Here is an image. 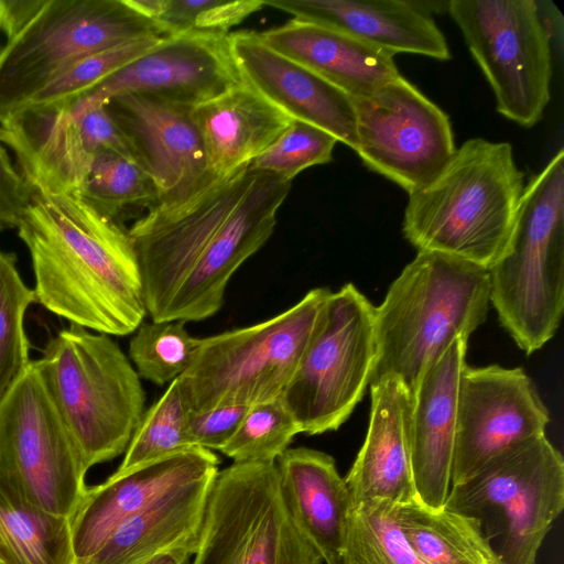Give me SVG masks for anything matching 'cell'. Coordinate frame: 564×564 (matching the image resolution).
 <instances>
[{
    "label": "cell",
    "mask_w": 564,
    "mask_h": 564,
    "mask_svg": "<svg viewBox=\"0 0 564 564\" xmlns=\"http://www.w3.org/2000/svg\"><path fill=\"white\" fill-rule=\"evenodd\" d=\"M330 292L313 289L269 319L200 338L193 362L177 378L188 410L251 405L282 395Z\"/></svg>",
    "instance_id": "8"
},
{
    "label": "cell",
    "mask_w": 564,
    "mask_h": 564,
    "mask_svg": "<svg viewBox=\"0 0 564 564\" xmlns=\"http://www.w3.org/2000/svg\"><path fill=\"white\" fill-rule=\"evenodd\" d=\"M447 11L496 97L497 110L525 128L550 101L552 50L535 0H449Z\"/></svg>",
    "instance_id": "13"
},
{
    "label": "cell",
    "mask_w": 564,
    "mask_h": 564,
    "mask_svg": "<svg viewBox=\"0 0 564 564\" xmlns=\"http://www.w3.org/2000/svg\"><path fill=\"white\" fill-rule=\"evenodd\" d=\"M192 117L215 178L249 166L293 121L243 83L193 107Z\"/></svg>",
    "instance_id": "26"
},
{
    "label": "cell",
    "mask_w": 564,
    "mask_h": 564,
    "mask_svg": "<svg viewBox=\"0 0 564 564\" xmlns=\"http://www.w3.org/2000/svg\"><path fill=\"white\" fill-rule=\"evenodd\" d=\"M217 474L171 489L121 523L78 564H142L178 546H197L207 498Z\"/></svg>",
    "instance_id": "27"
},
{
    "label": "cell",
    "mask_w": 564,
    "mask_h": 564,
    "mask_svg": "<svg viewBox=\"0 0 564 564\" xmlns=\"http://www.w3.org/2000/svg\"><path fill=\"white\" fill-rule=\"evenodd\" d=\"M263 3L294 19L345 32L392 55L410 53L442 61L451 58L441 30L410 0H269Z\"/></svg>",
    "instance_id": "23"
},
{
    "label": "cell",
    "mask_w": 564,
    "mask_h": 564,
    "mask_svg": "<svg viewBox=\"0 0 564 564\" xmlns=\"http://www.w3.org/2000/svg\"><path fill=\"white\" fill-rule=\"evenodd\" d=\"M249 405L229 404L206 411H189L187 436L192 446L220 451L239 426Z\"/></svg>",
    "instance_id": "39"
},
{
    "label": "cell",
    "mask_w": 564,
    "mask_h": 564,
    "mask_svg": "<svg viewBox=\"0 0 564 564\" xmlns=\"http://www.w3.org/2000/svg\"><path fill=\"white\" fill-rule=\"evenodd\" d=\"M4 2L6 18L2 31L9 40L33 18L45 0H4Z\"/></svg>",
    "instance_id": "41"
},
{
    "label": "cell",
    "mask_w": 564,
    "mask_h": 564,
    "mask_svg": "<svg viewBox=\"0 0 564 564\" xmlns=\"http://www.w3.org/2000/svg\"><path fill=\"white\" fill-rule=\"evenodd\" d=\"M169 35L129 0H45L0 48V123L75 61Z\"/></svg>",
    "instance_id": "9"
},
{
    "label": "cell",
    "mask_w": 564,
    "mask_h": 564,
    "mask_svg": "<svg viewBox=\"0 0 564 564\" xmlns=\"http://www.w3.org/2000/svg\"><path fill=\"white\" fill-rule=\"evenodd\" d=\"M195 551L192 546H178L160 553L142 564H191Z\"/></svg>",
    "instance_id": "43"
},
{
    "label": "cell",
    "mask_w": 564,
    "mask_h": 564,
    "mask_svg": "<svg viewBox=\"0 0 564 564\" xmlns=\"http://www.w3.org/2000/svg\"><path fill=\"white\" fill-rule=\"evenodd\" d=\"M284 501L275 463H232L212 485L191 564H323Z\"/></svg>",
    "instance_id": "11"
},
{
    "label": "cell",
    "mask_w": 564,
    "mask_h": 564,
    "mask_svg": "<svg viewBox=\"0 0 564 564\" xmlns=\"http://www.w3.org/2000/svg\"><path fill=\"white\" fill-rule=\"evenodd\" d=\"M276 467L294 521L326 564L335 561L343 554L352 509L335 459L317 449L289 447Z\"/></svg>",
    "instance_id": "25"
},
{
    "label": "cell",
    "mask_w": 564,
    "mask_h": 564,
    "mask_svg": "<svg viewBox=\"0 0 564 564\" xmlns=\"http://www.w3.org/2000/svg\"><path fill=\"white\" fill-rule=\"evenodd\" d=\"M490 303L527 355L556 333L564 311V151L524 186L503 254L488 270Z\"/></svg>",
    "instance_id": "5"
},
{
    "label": "cell",
    "mask_w": 564,
    "mask_h": 564,
    "mask_svg": "<svg viewBox=\"0 0 564 564\" xmlns=\"http://www.w3.org/2000/svg\"><path fill=\"white\" fill-rule=\"evenodd\" d=\"M188 414L175 379L159 400L144 411L115 474L192 447L187 436Z\"/></svg>",
    "instance_id": "34"
},
{
    "label": "cell",
    "mask_w": 564,
    "mask_h": 564,
    "mask_svg": "<svg viewBox=\"0 0 564 564\" xmlns=\"http://www.w3.org/2000/svg\"><path fill=\"white\" fill-rule=\"evenodd\" d=\"M34 301V291L17 269L15 254L0 250V404L31 364L23 321Z\"/></svg>",
    "instance_id": "32"
},
{
    "label": "cell",
    "mask_w": 564,
    "mask_h": 564,
    "mask_svg": "<svg viewBox=\"0 0 564 564\" xmlns=\"http://www.w3.org/2000/svg\"><path fill=\"white\" fill-rule=\"evenodd\" d=\"M375 312L352 283L328 295L282 393L301 433L336 431L361 401L376 359Z\"/></svg>",
    "instance_id": "10"
},
{
    "label": "cell",
    "mask_w": 564,
    "mask_h": 564,
    "mask_svg": "<svg viewBox=\"0 0 564 564\" xmlns=\"http://www.w3.org/2000/svg\"><path fill=\"white\" fill-rule=\"evenodd\" d=\"M337 139L325 130L293 120L250 167L291 181L303 170L332 161Z\"/></svg>",
    "instance_id": "38"
},
{
    "label": "cell",
    "mask_w": 564,
    "mask_h": 564,
    "mask_svg": "<svg viewBox=\"0 0 564 564\" xmlns=\"http://www.w3.org/2000/svg\"><path fill=\"white\" fill-rule=\"evenodd\" d=\"M162 39H142L84 56L61 70L22 108L74 99L149 51Z\"/></svg>",
    "instance_id": "37"
},
{
    "label": "cell",
    "mask_w": 564,
    "mask_h": 564,
    "mask_svg": "<svg viewBox=\"0 0 564 564\" xmlns=\"http://www.w3.org/2000/svg\"><path fill=\"white\" fill-rule=\"evenodd\" d=\"M370 392L366 438L344 478L352 507L376 499L397 505L415 501L409 441L411 393L397 376L370 384Z\"/></svg>",
    "instance_id": "22"
},
{
    "label": "cell",
    "mask_w": 564,
    "mask_h": 564,
    "mask_svg": "<svg viewBox=\"0 0 564 564\" xmlns=\"http://www.w3.org/2000/svg\"><path fill=\"white\" fill-rule=\"evenodd\" d=\"M564 508V459L545 435L491 458L452 485L444 509L476 520L499 564H536Z\"/></svg>",
    "instance_id": "7"
},
{
    "label": "cell",
    "mask_w": 564,
    "mask_h": 564,
    "mask_svg": "<svg viewBox=\"0 0 564 564\" xmlns=\"http://www.w3.org/2000/svg\"><path fill=\"white\" fill-rule=\"evenodd\" d=\"M229 33L169 35L80 95L96 102L119 94H139L195 107L242 84Z\"/></svg>",
    "instance_id": "16"
},
{
    "label": "cell",
    "mask_w": 564,
    "mask_h": 564,
    "mask_svg": "<svg viewBox=\"0 0 564 564\" xmlns=\"http://www.w3.org/2000/svg\"><path fill=\"white\" fill-rule=\"evenodd\" d=\"M299 433L300 427L280 395L249 405L219 452L234 463H275Z\"/></svg>",
    "instance_id": "35"
},
{
    "label": "cell",
    "mask_w": 564,
    "mask_h": 564,
    "mask_svg": "<svg viewBox=\"0 0 564 564\" xmlns=\"http://www.w3.org/2000/svg\"><path fill=\"white\" fill-rule=\"evenodd\" d=\"M87 468L44 380L31 361L0 404V478L26 501L72 518Z\"/></svg>",
    "instance_id": "12"
},
{
    "label": "cell",
    "mask_w": 564,
    "mask_h": 564,
    "mask_svg": "<svg viewBox=\"0 0 564 564\" xmlns=\"http://www.w3.org/2000/svg\"><path fill=\"white\" fill-rule=\"evenodd\" d=\"M467 340L454 339L430 365L411 392L409 441L417 500L445 506L454 459L457 390L466 365Z\"/></svg>",
    "instance_id": "20"
},
{
    "label": "cell",
    "mask_w": 564,
    "mask_h": 564,
    "mask_svg": "<svg viewBox=\"0 0 564 564\" xmlns=\"http://www.w3.org/2000/svg\"><path fill=\"white\" fill-rule=\"evenodd\" d=\"M0 48H1V46H0Z\"/></svg>",
    "instance_id": "47"
},
{
    "label": "cell",
    "mask_w": 564,
    "mask_h": 564,
    "mask_svg": "<svg viewBox=\"0 0 564 564\" xmlns=\"http://www.w3.org/2000/svg\"><path fill=\"white\" fill-rule=\"evenodd\" d=\"M105 106L152 180L159 204L184 200L217 180L191 107L139 94L115 95Z\"/></svg>",
    "instance_id": "17"
},
{
    "label": "cell",
    "mask_w": 564,
    "mask_h": 564,
    "mask_svg": "<svg viewBox=\"0 0 564 564\" xmlns=\"http://www.w3.org/2000/svg\"><path fill=\"white\" fill-rule=\"evenodd\" d=\"M0 140L33 189L43 193L74 195L95 155L75 99L20 109L0 123Z\"/></svg>",
    "instance_id": "21"
},
{
    "label": "cell",
    "mask_w": 564,
    "mask_h": 564,
    "mask_svg": "<svg viewBox=\"0 0 564 564\" xmlns=\"http://www.w3.org/2000/svg\"><path fill=\"white\" fill-rule=\"evenodd\" d=\"M170 35L228 30L264 7L262 0H129Z\"/></svg>",
    "instance_id": "36"
},
{
    "label": "cell",
    "mask_w": 564,
    "mask_h": 564,
    "mask_svg": "<svg viewBox=\"0 0 564 564\" xmlns=\"http://www.w3.org/2000/svg\"><path fill=\"white\" fill-rule=\"evenodd\" d=\"M290 189L291 181L249 165L138 218L128 234L151 319L216 314L234 273L271 237Z\"/></svg>",
    "instance_id": "1"
},
{
    "label": "cell",
    "mask_w": 564,
    "mask_h": 564,
    "mask_svg": "<svg viewBox=\"0 0 564 564\" xmlns=\"http://www.w3.org/2000/svg\"><path fill=\"white\" fill-rule=\"evenodd\" d=\"M550 414L522 368L465 365L458 382L451 486L495 456L545 435Z\"/></svg>",
    "instance_id": "15"
},
{
    "label": "cell",
    "mask_w": 564,
    "mask_h": 564,
    "mask_svg": "<svg viewBox=\"0 0 564 564\" xmlns=\"http://www.w3.org/2000/svg\"><path fill=\"white\" fill-rule=\"evenodd\" d=\"M35 365L87 470L126 452L145 394L134 366L109 335L70 324L48 340Z\"/></svg>",
    "instance_id": "6"
},
{
    "label": "cell",
    "mask_w": 564,
    "mask_h": 564,
    "mask_svg": "<svg viewBox=\"0 0 564 564\" xmlns=\"http://www.w3.org/2000/svg\"><path fill=\"white\" fill-rule=\"evenodd\" d=\"M259 35L272 50L351 98L370 94L400 75L391 53L326 25L293 18Z\"/></svg>",
    "instance_id": "24"
},
{
    "label": "cell",
    "mask_w": 564,
    "mask_h": 564,
    "mask_svg": "<svg viewBox=\"0 0 564 564\" xmlns=\"http://www.w3.org/2000/svg\"><path fill=\"white\" fill-rule=\"evenodd\" d=\"M133 333L130 359L140 378L158 386L170 384L183 375L200 344L181 321H143Z\"/></svg>",
    "instance_id": "33"
},
{
    "label": "cell",
    "mask_w": 564,
    "mask_h": 564,
    "mask_svg": "<svg viewBox=\"0 0 564 564\" xmlns=\"http://www.w3.org/2000/svg\"><path fill=\"white\" fill-rule=\"evenodd\" d=\"M489 304L488 270L446 254L419 251L376 307L370 384L397 376L411 393L454 339L468 341L486 321Z\"/></svg>",
    "instance_id": "4"
},
{
    "label": "cell",
    "mask_w": 564,
    "mask_h": 564,
    "mask_svg": "<svg viewBox=\"0 0 564 564\" xmlns=\"http://www.w3.org/2000/svg\"><path fill=\"white\" fill-rule=\"evenodd\" d=\"M0 564H12L1 545H0Z\"/></svg>",
    "instance_id": "45"
},
{
    "label": "cell",
    "mask_w": 564,
    "mask_h": 564,
    "mask_svg": "<svg viewBox=\"0 0 564 564\" xmlns=\"http://www.w3.org/2000/svg\"><path fill=\"white\" fill-rule=\"evenodd\" d=\"M33 192L31 184L12 164L0 140V230L18 228Z\"/></svg>",
    "instance_id": "40"
},
{
    "label": "cell",
    "mask_w": 564,
    "mask_h": 564,
    "mask_svg": "<svg viewBox=\"0 0 564 564\" xmlns=\"http://www.w3.org/2000/svg\"><path fill=\"white\" fill-rule=\"evenodd\" d=\"M242 83L293 120L316 126L354 151L352 98L317 74L268 46L256 31L228 34Z\"/></svg>",
    "instance_id": "18"
},
{
    "label": "cell",
    "mask_w": 564,
    "mask_h": 564,
    "mask_svg": "<svg viewBox=\"0 0 564 564\" xmlns=\"http://www.w3.org/2000/svg\"><path fill=\"white\" fill-rule=\"evenodd\" d=\"M341 557L345 564H425L400 531L394 503L379 499L352 507Z\"/></svg>",
    "instance_id": "31"
},
{
    "label": "cell",
    "mask_w": 564,
    "mask_h": 564,
    "mask_svg": "<svg viewBox=\"0 0 564 564\" xmlns=\"http://www.w3.org/2000/svg\"><path fill=\"white\" fill-rule=\"evenodd\" d=\"M524 186L510 143L466 140L432 180L409 194L403 235L417 251L489 270L510 241Z\"/></svg>",
    "instance_id": "3"
},
{
    "label": "cell",
    "mask_w": 564,
    "mask_h": 564,
    "mask_svg": "<svg viewBox=\"0 0 564 564\" xmlns=\"http://www.w3.org/2000/svg\"><path fill=\"white\" fill-rule=\"evenodd\" d=\"M73 196L120 226L159 204L156 188L141 165L112 151L91 158Z\"/></svg>",
    "instance_id": "30"
},
{
    "label": "cell",
    "mask_w": 564,
    "mask_h": 564,
    "mask_svg": "<svg viewBox=\"0 0 564 564\" xmlns=\"http://www.w3.org/2000/svg\"><path fill=\"white\" fill-rule=\"evenodd\" d=\"M328 564H345V562H344V560H343V557L340 555L338 558H336L335 561H333V562H330Z\"/></svg>",
    "instance_id": "46"
},
{
    "label": "cell",
    "mask_w": 564,
    "mask_h": 564,
    "mask_svg": "<svg viewBox=\"0 0 564 564\" xmlns=\"http://www.w3.org/2000/svg\"><path fill=\"white\" fill-rule=\"evenodd\" d=\"M352 102L361 162L408 194L432 180L456 150L448 116L401 75Z\"/></svg>",
    "instance_id": "14"
},
{
    "label": "cell",
    "mask_w": 564,
    "mask_h": 564,
    "mask_svg": "<svg viewBox=\"0 0 564 564\" xmlns=\"http://www.w3.org/2000/svg\"><path fill=\"white\" fill-rule=\"evenodd\" d=\"M404 539L425 564H499L476 520L417 500L394 503Z\"/></svg>",
    "instance_id": "28"
},
{
    "label": "cell",
    "mask_w": 564,
    "mask_h": 564,
    "mask_svg": "<svg viewBox=\"0 0 564 564\" xmlns=\"http://www.w3.org/2000/svg\"><path fill=\"white\" fill-rule=\"evenodd\" d=\"M0 545L12 564H75L70 519L32 505L1 478Z\"/></svg>",
    "instance_id": "29"
},
{
    "label": "cell",
    "mask_w": 564,
    "mask_h": 564,
    "mask_svg": "<svg viewBox=\"0 0 564 564\" xmlns=\"http://www.w3.org/2000/svg\"><path fill=\"white\" fill-rule=\"evenodd\" d=\"M4 18H6V2H4V0H0V30H2V28H3Z\"/></svg>",
    "instance_id": "44"
},
{
    "label": "cell",
    "mask_w": 564,
    "mask_h": 564,
    "mask_svg": "<svg viewBox=\"0 0 564 564\" xmlns=\"http://www.w3.org/2000/svg\"><path fill=\"white\" fill-rule=\"evenodd\" d=\"M35 276V301L109 336L132 334L148 315L124 226L69 194L35 191L19 226Z\"/></svg>",
    "instance_id": "2"
},
{
    "label": "cell",
    "mask_w": 564,
    "mask_h": 564,
    "mask_svg": "<svg viewBox=\"0 0 564 564\" xmlns=\"http://www.w3.org/2000/svg\"><path fill=\"white\" fill-rule=\"evenodd\" d=\"M213 451L192 446L87 487L70 518L75 564L94 554L124 521L173 488L218 473Z\"/></svg>",
    "instance_id": "19"
},
{
    "label": "cell",
    "mask_w": 564,
    "mask_h": 564,
    "mask_svg": "<svg viewBox=\"0 0 564 564\" xmlns=\"http://www.w3.org/2000/svg\"><path fill=\"white\" fill-rule=\"evenodd\" d=\"M538 13L543 29L549 37L552 53L556 52L562 59L563 51V18L555 4L549 0H535Z\"/></svg>",
    "instance_id": "42"
}]
</instances>
